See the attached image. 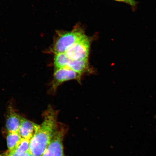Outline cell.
I'll return each instance as SVG.
<instances>
[{
  "label": "cell",
  "instance_id": "cell-2",
  "mask_svg": "<svg viewBox=\"0 0 156 156\" xmlns=\"http://www.w3.org/2000/svg\"><path fill=\"white\" fill-rule=\"evenodd\" d=\"M83 29L77 27L70 32L58 34L52 48L55 54L65 53L68 48L85 37Z\"/></svg>",
  "mask_w": 156,
  "mask_h": 156
},
{
  "label": "cell",
  "instance_id": "cell-7",
  "mask_svg": "<svg viewBox=\"0 0 156 156\" xmlns=\"http://www.w3.org/2000/svg\"><path fill=\"white\" fill-rule=\"evenodd\" d=\"M40 126L23 117L19 133L22 138L30 140L38 131Z\"/></svg>",
  "mask_w": 156,
  "mask_h": 156
},
{
  "label": "cell",
  "instance_id": "cell-4",
  "mask_svg": "<svg viewBox=\"0 0 156 156\" xmlns=\"http://www.w3.org/2000/svg\"><path fill=\"white\" fill-rule=\"evenodd\" d=\"M82 76L68 67L54 71L52 79L49 89V93L54 94L58 87L66 82L76 80L79 83L81 82Z\"/></svg>",
  "mask_w": 156,
  "mask_h": 156
},
{
  "label": "cell",
  "instance_id": "cell-6",
  "mask_svg": "<svg viewBox=\"0 0 156 156\" xmlns=\"http://www.w3.org/2000/svg\"><path fill=\"white\" fill-rule=\"evenodd\" d=\"M23 118L12 105H9L6 116L5 126L7 132H19Z\"/></svg>",
  "mask_w": 156,
  "mask_h": 156
},
{
  "label": "cell",
  "instance_id": "cell-3",
  "mask_svg": "<svg viewBox=\"0 0 156 156\" xmlns=\"http://www.w3.org/2000/svg\"><path fill=\"white\" fill-rule=\"evenodd\" d=\"M68 130L66 125L58 122L51 141L42 156H66L63 142Z\"/></svg>",
  "mask_w": 156,
  "mask_h": 156
},
{
  "label": "cell",
  "instance_id": "cell-8",
  "mask_svg": "<svg viewBox=\"0 0 156 156\" xmlns=\"http://www.w3.org/2000/svg\"><path fill=\"white\" fill-rule=\"evenodd\" d=\"M68 67L82 76L85 73H92L93 70L90 67L88 59L73 60L71 59Z\"/></svg>",
  "mask_w": 156,
  "mask_h": 156
},
{
  "label": "cell",
  "instance_id": "cell-13",
  "mask_svg": "<svg viewBox=\"0 0 156 156\" xmlns=\"http://www.w3.org/2000/svg\"><path fill=\"white\" fill-rule=\"evenodd\" d=\"M29 153H30V152L29 151L24 154L19 156L15 154L12 153V152L10 151L9 150H7V151L4 152V153L0 154V156H28Z\"/></svg>",
  "mask_w": 156,
  "mask_h": 156
},
{
  "label": "cell",
  "instance_id": "cell-9",
  "mask_svg": "<svg viewBox=\"0 0 156 156\" xmlns=\"http://www.w3.org/2000/svg\"><path fill=\"white\" fill-rule=\"evenodd\" d=\"M71 59L66 53L55 54L54 58V71L68 67Z\"/></svg>",
  "mask_w": 156,
  "mask_h": 156
},
{
  "label": "cell",
  "instance_id": "cell-12",
  "mask_svg": "<svg viewBox=\"0 0 156 156\" xmlns=\"http://www.w3.org/2000/svg\"><path fill=\"white\" fill-rule=\"evenodd\" d=\"M116 1L122 2L131 6L133 9H136L138 2L135 0H114Z\"/></svg>",
  "mask_w": 156,
  "mask_h": 156
},
{
  "label": "cell",
  "instance_id": "cell-10",
  "mask_svg": "<svg viewBox=\"0 0 156 156\" xmlns=\"http://www.w3.org/2000/svg\"><path fill=\"white\" fill-rule=\"evenodd\" d=\"M22 138L19 132H8L6 140L8 150L12 151L17 147Z\"/></svg>",
  "mask_w": 156,
  "mask_h": 156
},
{
  "label": "cell",
  "instance_id": "cell-14",
  "mask_svg": "<svg viewBox=\"0 0 156 156\" xmlns=\"http://www.w3.org/2000/svg\"><path fill=\"white\" fill-rule=\"evenodd\" d=\"M28 156H34V155H33V154H31L30 153H29V155Z\"/></svg>",
  "mask_w": 156,
  "mask_h": 156
},
{
  "label": "cell",
  "instance_id": "cell-15",
  "mask_svg": "<svg viewBox=\"0 0 156 156\" xmlns=\"http://www.w3.org/2000/svg\"><path fill=\"white\" fill-rule=\"evenodd\" d=\"M155 118L156 119V116H155Z\"/></svg>",
  "mask_w": 156,
  "mask_h": 156
},
{
  "label": "cell",
  "instance_id": "cell-1",
  "mask_svg": "<svg viewBox=\"0 0 156 156\" xmlns=\"http://www.w3.org/2000/svg\"><path fill=\"white\" fill-rule=\"evenodd\" d=\"M58 112L50 105L42 114L40 128L30 140L29 152L34 156H42L49 144L58 123Z\"/></svg>",
  "mask_w": 156,
  "mask_h": 156
},
{
  "label": "cell",
  "instance_id": "cell-11",
  "mask_svg": "<svg viewBox=\"0 0 156 156\" xmlns=\"http://www.w3.org/2000/svg\"><path fill=\"white\" fill-rule=\"evenodd\" d=\"M30 140L22 138L15 149L11 152L17 155L20 156L29 151Z\"/></svg>",
  "mask_w": 156,
  "mask_h": 156
},
{
  "label": "cell",
  "instance_id": "cell-5",
  "mask_svg": "<svg viewBox=\"0 0 156 156\" xmlns=\"http://www.w3.org/2000/svg\"><path fill=\"white\" fill-rule=\"evenodd\" d=\"M90 44V38L86 35L70 47L65 53L71 60L88 59Z\"/></svg>",
  "mask_w": 156,
  "mask_h": 156
}]
</instances>
